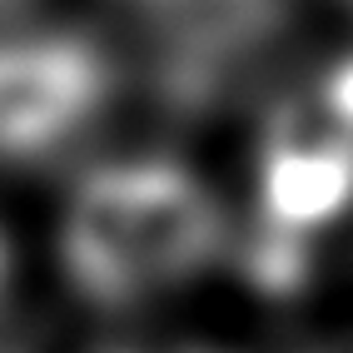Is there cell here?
<instances>
[{
    "instance_id": "cell-1",
    "label": "cell",
    "mask_w": 353,
    "mask_h": 353,
    "mask_svg": "<svg viewBox=\"0 0 353 353\" xmlns=\"http://www.w3.org/2000/svg\"><path fill=\"white\" fill-rule=\"evenodd\" d=\"M55 259L95 303H145L214 264L224 179L159 134H114L55 179Z\"/></svg>"
},
{
    "instance_id": "cell-2",
    "label": "cell",
    "mask_w": 353,
    "mask_h": 353,
    "mask_svg": "<svg viewBox=\"0 0 353 353\" xmlns=\"http://www.w3.org/2000/svg\"><path fill=\"white\" fill-rule=\"evenodd\" d=\"M130 65L110 30L60 0L0 15V184L65 179L120 134Z\"/></svg>"
},
{
    "instance_id": "cell-3",
    "label": "cell",
    "mask_w": 353,
    "mask_h": 353,
    "mask_svg": "<svg viewBox=\"0 0 353 353\" xmlns=\"http://www.w3.org/2000/svg\"><path fill=\"white\" fill-rule=\"evenodd\" d=\"M10 264H15V249H10V224H6V214H0V289H6V279H10Z\"/></svg>"
},
{
    "instance_id": "cell-4",
    "label": "cell",
    "mask_w": 353,
    "mask_h": 353,
    "mask_svg": "<svg viewBox=\"0 0 353 353\" xmlns=\"http://www.w3.org/2000/svg\"><path fill=\"white\" fill-rule=\"evenodd\" d=\"M30 6H50V0H0V15H15V10H30Z\"/></svg>"
}]
</instances>
